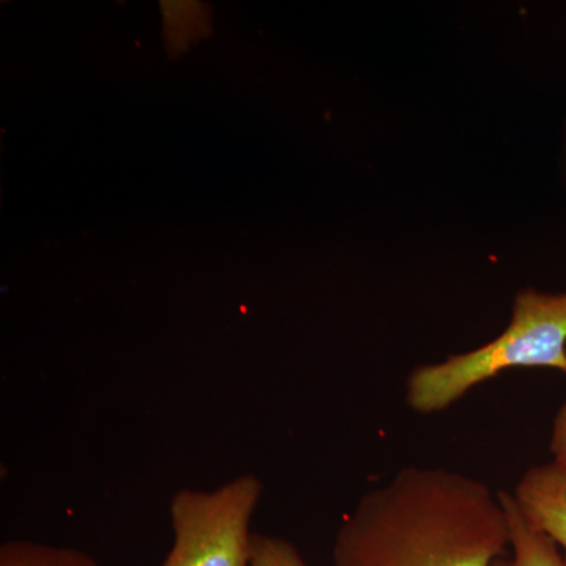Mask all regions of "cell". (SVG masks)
Instances as JSON below:
<instances>
[{
  "label": "cell",
  "instance_id": "obj_2",
  "mask_svg": "<svg viewBox=\"0 0 566 566\" xmlns=\"http://www.w3.org/2000/svg\"><path fill=\"white\" fill-rule=\"evenodd\" d=\"M521 367L566 375V293L527 289L517 294L512 322L493 342L412 370L406 403L419 415L442 412L474 387Z\"/></svg>",
  "mask_w": 566,
  "mask_h": 566
},
{
  "label": "cell",
  "instance_id": "obj_8",
  "mask_svg": "<svg viewBox=\"0 0 566 566\" xmlns=\"http://www.w3.org/2000/svg\"><path fill=\"white\" fill-rule=\"evenodd\" d=\"M549 452L553 461L566 465V401L554 417L551 428Z\"/></svg>",
  "mask_w": 566,
  "mask_h": 566
},
{
  "label": "cell",
  "instance_id": "obj_7",
  "mask_svg": "<svg viewBox=\"0 0 566 566\" xmlns=\"http://www.w3.org/2000/svg\"><path fill=\"white\" fill-rule=\"evenodd\" d=\"M251 566H308L300 549L282 536L253 534Z\"/></svg>",
  "mask_w": 566,
  "mask_h": 566
},
{
  "label": "cell",
  "instance_id": "obj_6",
  "mask_svg": "<svg viewBox=\"0 0 566 566\" xmlns=\"http://www.w3.org/2000/svg\"><path fill=\"white\" fill-rule=\"evenodd\" d=\"M0 566H99L84 551L29 539H10L0 547Z\"/></svg>",
  "mask_w": 566,
  "mask_h": 566
},
{
  "label": "cell",
  "instance_id": "obj_5",
  "mask_svg": "<svg viewBox=\"0 0 566 566\" xmlns=\"http://www.w3.org/2000/svg\"><path fill=\"white\" fill-rule=\"evenodd\" d=\"M510 520V549L493 566H566L553 539L538 531L517 509L515 499L502 491Z\"/></svg>",
  "mask_w": 566,
  "mask_h": 566
},
{
  "label": "cell",
  "instance_id": "obj_4",
  "mask_svg": "<svg viewBox=\"0 0 566 566\" xmlns=\"http://www.w3.org/2000/svg\"><path fill=\"white\" fill-rule=\"evenodd\" d=\"M517 509L547 538L566 562V465L549 461L521 475L512 493Z\"/></svg>",
  "mask_w": 566,
  "mask_h": 566
},
{
  "label": "cell",
  "instance_id": "obj_3",
  "mask_svg": "<svg viewBox=\"0 0 566 566\" xmlns=\"http://www.w3.org/2000/svg\"><path fill=\"white\" fill-rule=\"evenodd\" d=\"M263 483L234 476L214 490L181 488L170 501L174 545L161 566H251L252 517Z\"/></svg>",
  "mask_w": 566,
  "mask_h": 566
},
{
  "label": "cell",
  "instance_id": "obj_1",
  "mask_svg": "<svg viewBox=\"0 0 566 566\" xmlns=\"http://www.w3.org/2000/svg\"><path fill=\"white\" fill-rule=\"evenodd\" d=\"M510 549L502 491L439 468H405L342 521L333 566H493Z\"/></svg>",
  "mask_w": 566,
  "mask_h": 566
}]
</instances>
